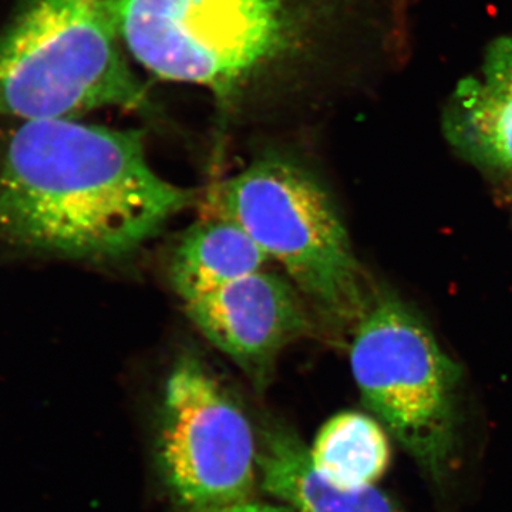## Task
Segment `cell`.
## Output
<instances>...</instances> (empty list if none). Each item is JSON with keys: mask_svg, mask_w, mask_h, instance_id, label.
Listing matches in <instances>:
<instances>
[{"mask_svg": "<svg viewBox=\"0 0 512 512\" xmlns=\"http://www.w3.org/2000/svg\"><path fill=\"white\" fill-rule=\"evenodd\" d=\"M258 470L265 490L298 512H402L373 485L342 490L330 484L313 468L308 448L282 427L261 431Z\"/></svg>", "mask_w": 512, "mask_h": 512, "instance_id": "8", "label": "cell"}, {"mask_svg": "<svg viewBox=\"0 0 512 512\" xmlns=\"http://www.w3.org/2000/svg\"><path fill=\"white\" fill-rule=\"evenodd\" d=\"M312 466L335 487H372L387 470L389 440L382 424L367 414L343 412L323 424L309 450Z\"/></svg>", "mask_w": 512, "mask_h": 512, "instance_id": "11", "label": "cell"}, {"mask_svg": "<svg viewBox=\"0 0 512 512\" xmlns=\"http://www.w3.org/2000/svg\"><path fill=\"white\" fill-rule=\"evenodd\" d=\"M350 366L367 409L427 476L444 480L456 453L461 370L429 326L394 296L370 299Z\"/></svg>", "mask_w": 512, "mask_h": 512, "instance_id": "5", "label": "cell"}, {"mask_svg": "<svg viewBox=\"0 0 512 512\" xmlns=\"http://www.w3.org/2000/svg\"><path fill=\"white\" fill-rule=\"evenodd\" d=\"M417 0H120L141 66L224 107L305 70L390 72L412 57Z\"/></svg>", "mask_w": 512, "mask_h": 512, "instance_id": "1", "label": "cell"}, {"mask_svg": "<svg viewBox=\"0 0 512 512\" xmlns=\"http://www.w3.org/2000/svg\"><path fill=\"white\" fill-rule=\"evenodd\" d=\"M448 143L470 163L512 171V93L470 74L457 83L443 111Z\"/></svg>", "mask_w": 512, "mask_h": 512, "instance_id": "10", "label": "cell"}, {"mask_svg": "<svg viewBox=\"0 0 512 512\" xmlns=\"http://www.w3.org/2000/svg\"><path fill=\"white\" fill-rule=\"evenodd\" d=\"M205 512H291L285 508L272 507V505L249 503L235 505V507L222 508V510L205 511Z\"/></svg>", "mask_w": 512, "mask_h": 512, "instance_id": "12", "label": "cell"}, {"mask_svg": "<svg viewBox=\"0 0 512 512\" xmlns=\"http://www.w3.org/2000/svg\"><path fill=\"white\" fill-rule=\"evenodd\" d=\"M202 336L256 384L271 376L276 359L313 330L308 302L284 276L256 272L184 303Z\"/></svg>", "mask_w": 512, "mask_h": 512, "instance_id": "7", "label": "cell"}, {"mask_svg": "<svg viewBox=\"0 0 512 512\" xmlns=\"http://www.w3.org/2000/svg\"><path fill=\"white\" fill-rule=\"evenodd\" d=\"M160 461L168 488L187 512L249 503L258 444L245 413L194 355L175 362L164 386Z\"/></svg>", "mask_w": 512, "mask_h": 512, "instance_id": "6", "label": "cell"}, {"mask_svg": "<svg viewBox=\"0 0 512 512\" xmlns=\"http://www.w3.org/2000/svg\"><path fill=\"white\" fill-rule=\"evenodd\" d=\"M268 256L227 218L198 222L181 237L170 262L171 285L184 303L264 271Z\"/></svg>", "mask_w": 512, "mask_h": 512, "instance_id": "9", "label": "cell"}, {"mask_svg": "<svg viewBox=\"0 0 512 512\" xmlns=\"http://www.w3.org/2000/svg\"><path fill=\"white\" fill-rule=\"evenodd\" d=\"M120 40V0H20L0 33V119L150 113Z\"/></svg>", "mask_w": 512, "mask_h": 512, "instance_id": "3", "label": "cell"}, {"mask_svg": "<svg viewBox=\"0 0 512 512\" xmlns=\"http://www.w3.org/2000/svg\"><path fill=\"white\" fill-rule=\"evenodd\" d=\"M194 197L151 167L140 130L53 119L0 133V245L22 254L116 261Z\"/></svg>", "mask_w": 512, "mask_h": 512, "instance_id": "2", "label": "cell"}, {"mask_svg": "<svg viewBox=\"0 0 512 512\" xmlns=\"http://www.w3.org/2000/svg\"><path fill=\"white\" fill-rule=\"evenodd\" d=\"M215 205L281 264L320 319L356 325L372 298L335 204L308 170L275 154L258 158L218 188Z\"/></svg>", "mask_w": 512, "mask_h": 512, "instance_id": "4", "label": "cell"}]
</instances>
